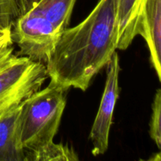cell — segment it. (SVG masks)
Returning a JSON list of instances; mask_svg holds the SVG:
<instances>
[{"label":"cell","mask_w":161,"mask_h":161,"mask_svg":"<svg viewBox=\"0 0 161 161\" xmlns=\"http://www.w3.org/2000/svg\"><path fill=\"white\" fill-rule=\"evenodd\" d=\"M118 0H100L84 20L66 28L45 62L50 82L85 91L117 49Z\"/></svg>","instance_id":"obj_1"},{"label":"cell","mask_w":161,"mask_h":161,"mask_svg":"<svg viewBox=\"0 0 161 161\" xmlns=\"http://www.w3.org/2000/svg\"><path fill=\"white\" fill-rule=\"evenodd\" d=\"M76 0H39L17 17L11 28L21 56L45 64L50 50L67 28Z\"/></svg>","instance_id":"obj_2"},{"label":"cell","mask_w":161,"mask_h":161,"mask_svg":"<svg viewBox=\"0 0 161 161\" xmlns=\"http://www.w3.org/2000/svg\"><path fill=\"white\" fill-rule=\"evenodd\" d=\"M50 82L20 103V133L25 151L35 150L53 141L66 105V92Z\"/></svg>","instance_id":"obj_3"},{"label":"cell","mask_w":161,"mask_h":161,"mask_svg":"<svg viewBox=\"0 0 161 161\" xmlns=\"http://www.w3.org/2000/svg\"><path fill=\"white\" fill-rule=\"evenodd\" d=\"M48 78L43 63L25 56L17 57L0 72V108H10L40 89Z\"/></svg>","instance_id":"obj_4"},{"label":"cell","mask_w":161,"mask_h":161,"mask_svg":"<svg viewBox=\"0 0 161 161\" xmlns=\"http://www.w3.org/2000/svg\"><path fill=\"white\" fill-rule=\"evenodd\" d=\"M105 67L106 80L105 89L90 133L92 153L94 156L102 155L106 152L108 147L113 113L119 93V74L120 68L119 56L116 52L113 53Z\"/></svg>","instance_id":"obj_5"},{"label":"cell","mask_w":161,"mask_h":161,"mask_svg":"<svg viewBox=\"0 0 161 161\" xmlns=\"http://www.w3.org/2000/svg\"><path fill=\"white\" fill-rule=\"evenodd\" d=\"M136 35L144 38L157 77L161 80V0H142L138 14Z\"/></svg>","instance_id":"obj_6"},{"label":"cell","mask_w":161,"mask_h":161,"mask_svg":"<svg viewBox=\"0 0 161 161\" xmlns=\"http://www.w3.org/2000/svg\"><path fill=\"white\" fill-rule=\"evenodd\" d=\"M20 104L0 117V161H25L20 133Z\"/></svg>","instance_id":"obj_7"},{"label":"cell","mask_w":161,"mask_h":161,"mask_svg":"<svg viewBox=\"0 0 161 161\" xmlns=\"http://www.w3.org/2000/svg\"><path fill=\"white\" fill-rule=\"evenodd\" d=\"M142 0H118L117 49L126 50L137 36L136 26Z\"/></svg>","instance_id":"obj_8"},{"label":"cell","mask_w":161,"mask_h":161,"mask_svg":"<svg viewBox=\"0 0 161 161\" xmlns=\"http://www.w3.org/2000/svg\"><path fill=\"white\" fill-rule=\"evenodd\" d=\"M79 157L73 148L51 142L35 150L25 151V161H75Z\"/></svg>","instance_id":"obj_9"},{"label":"cell","mask_w":161,"mask_h":161,"mask_svg":"<svg viewBox=\"0 0 161 161\" xmlns=\"http://www.w3.org/2000/svg\"><path fill=\"white\" fill-rule=\"evenodd\" d=\"M161 91L157 89L152 105V115L149 123V135L157 145L161 148Z\"/></svg>","instance_id":"obj_10"},{"label":"cell","mask_w":161,"mask_h":161,"mask_svg":"<svg viewBox=\"0 0 161 161\" xmlns=\"http://www.w3.org/2000/svg\"><path fill=\"white\" fill-rule=\"evenodd\" d=\"M20 17L17 0H0V28L10 29Z\"/></svg>","instance_id":"obj_11"},{"label":"cell","mask_w":161,"mask_h":161,"mask_svg":"<svg viewBox=\"0 0 161 161\" xmlns=\"http://www.w3.org/2000/svg\"><path fill=\"white\" fill-rule=\"evenodd\" d=\"M17 58V56L14 54V48L12 46L0 50V72L10 66Z\"/></svg>","instance_id":"obj_12"},{"label":"cell","mask_w":161,"mask_h":161,"mask_svg":"<svg viewBox=\"0 0 161 161\" xmlns=\"http://www.w3.org/2000/svg\"><path fill=\"white\" fill-rule=\"evenodd\" d=\"M13 45L10 29L0 28V50Z\"/></svg>","instance_id":"obj_13"},{"label":"cell","mask_w":161,"mask_h":161,"mask_svg":"<svg viewBox=\"0 0 161 161\" xmlns=\"http://www.w3.org/2000/svg\"><path fill=\"white\" fill-rule=\"evenodd\" d=\"M39 0H17L20 16L31 9Z\"/></svg>","instance_id":"obj_14"},{"label":"cell","mask_w":161,"mask_h":161,"mask_svg":"<svg viewBox=\"0 0 161 161\" xmlns=\"http://www.w3.org/2000/svg\"><path fill=\"white\" fill-rule=\"evenodd\" d=\"M3 116V114L2 113H0V117H1V116Z\"/></svg>","instance_id":"obj_15"}]
</instances>
